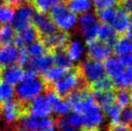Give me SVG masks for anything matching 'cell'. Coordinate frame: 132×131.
<instances>
[{"label":"cell","mask_w":132,"mask_h":131,"mask_svg":"<svg viewBox=\"0 0 132 131\" xmlns=\"http://www.w3.org/2000/svg\"><path fill=\"white\" fill-rule=\"evenodd\" d=\"M120 1H122V0H120Z\"/></svg>","instance_id":"c3c4849f"},{"label":"cell","mask_w":132,"mask_h":131,"mask_svg":"<svg viewBox=\"0 0 132 131\" xmlns=\"http://www.w3.org/2000/svg\"><path fill=\"white\" fill-rule=\"evenodd\" d=\"M79 32L87 40H92L97 38L99 20L96 14L92 12H85L80 14L77 19Z\"/></svg>","instance_id":"5b68a950"},{"label":"cell","mask_w":132,"mask_h":131,"mask_svg":"<svg viewBox=\"0 0 132 131\" xmlns=\"http://www.w3.org/2000/svg\"><path fill=\"white\" fill-rule=\"evenodd\" d=\"M86 50L89 58L95 61H104L112 54V48L111 45L100 40H87Z\"/></svg>","instance_id":"ba28073f"},{"label":"cell","mask_w":132,"mask_h":131,"mask_svg":"<svg viewBox=\"0 0 132 131\" xmlns=\"http://www.w3.org/2000/svg\"><path fill=\"white\" fill-rule=\"evenodd\" d=\"M79 72L85 82L93 84L105 75L103 65L99 61L93 59H86L82 62L78 66Z\"/></svg>","instance_id":"8992f818"},{"label":"cell","mask_w":132,"mask_h":131,"mask_svg":"<svg viewBox=\"0 0 132 131\" xmlns=\"http://www.w3.org/2000/svg\"><path fill=\"white\" fill-rule=\"evenodd\" d=\"M0 66H1V65H0Z\"/></svg>","instance_id":"816d5d0a"},{"label":"cell","mask_w":132,"mask_h":131,"mask_svg":"<svg viewBox=\"0 0 132 131\" xmlns=\"http://www.w3.org/2000/svg\"><path fill=\"white\" fill-rule=\"evenodd\" d=\"M14 85L1 79L0 80V106L6 101L12 99V97L14 96Z\"/></svg>","instance_id":"f546056e"},{"label":"cell","mask_w":132,"mask_h":131,"mask_svg":"<svg viewBox=\"0 0 132 131\" xmlns=\"http://www.w3.org/2000/svg\"><path fill=\"white\" fill-rule=\"evenodd\" d=\"M97 38L98 40L112 46L119 37H118V32L115 31V29L111 24L103 23V24L99 25L98 32H97Z\"/></svg>","instance_id":"ffe728a7"},{"label":"cell","mask_w":132,"mask_h":131,"mask_svg":"<svg viewBox=\"0 0 132 131\" xmlns=\"http://www.w3.org/2000/svg\"><path fill=\"white\" fill-rule=\"evenodd\" d=\"M125 34L128 39L132 40V23H130V24H129V27L127 28V30H126V32H125Z\"/></svg>","instance_id":"7bdbcfd3"},{"label":"cell","mask_w":132,"mask_h":131,"mask_svg":"<svg viewBox=\"0 0 132 131\" xmlns=\"http://www.w3.org/2000/svg\"><path fill=\"white\" fill-rule=\"evenodd\" d=\"M113 84L120 89H132V67L126 66L116 76L111 78Z\"/></svg>","instance_id":"ac0fdd59"},{"label":"cell","mask_w":132,"mask_h":131,"mask_svg":"<svg viewBox=\"0 0 132 131\" xmlns=\"http://www.w3.org/2000/svg\"><path fill=\"white\" fill-rule=\"evenodd\" d=\"M120 122L128 126H132V107L122 108L120 115Z\"/></svg>","instance_id":"d590c367"},{"label":"cell","mask_w":132,"mask_h":131,"mask_svg":"<svg viewBox=\"0 0 132 131\" xmlns=\"http://www.w3.org/2000/svg\"><path fill=\"white\" fill-rule=\"evenodd\" d=\"M94 98L95 102L104 110L115 102V93L111 91H94Z\"/></svg>","instance_id":"603a6c76"},{"label":"cell","mask_w":132,"mask_h":131,"mask_svg":"<svg viewBox=\"0 0 132 131\" xmlns=\"http://www.w3.org/2000/svg\"><path fill=\"white\" fill-rule=\"evenodd\" d=\"M68 69H66L64 67H61V66H53L51 67H50L49 69L45 70L42 73L39 74L40 79L42 80L44 84V87L46 86H50L55 83L56 81H57L61 76L65 75Z\"/></svg>","instance_id":"e0dca14e"},{"label":"cell","mask_w":132,"mask_h":131,"mask_svg":"<svg viewBox=\"0 0 132 131\" xmlns=\"http://www.w3.org/2000/svg\"><path fill=\"white\" fill-rule=\"evenodd\" d=\"M34 14V8L30 3H21L15 9L13 25L14 30L21 31L31 23V18Z\"/></svg>","instance_id":"9c48e42d"},{"label":"cell","mask_w":132,"mask_h":131,"mask_svg":"<svg viewBox=\"0 0 132 131\" xmlns=\"http://www.w3.org/2000/svg\"><path fill=\"white\" fill-rule=\"evenodd\" d=\"M30 58V56L28 54L27 47L26 46H21V47L18 48V55H17V62L16 63L18 65L23 66L26 65Z\"/></svg>","instance_id":"74e56055"},{"label":"cell","mask_w":132,"mask_h":131,"mask_svg":"<svg viewBox=\"0 0 132 131\" xmlns=\"http://www.w3.org/2000/svg\"><path fill=\"white\" fill-rule=\"evenodd\" d=\"M115 101L120 108H125L130 104V93L126 89H120L115 93Z\"/></svg>","instance_id":"e575fe53"},{"label":"cell","mask_w":132,"mask_h":131,"mask_svg":"<svg viewBox=\"0 0 132 131\" xmlns=\"http://www.w3.org/2000/svg\"><path fill=\"white\" fill-rule=\"evenodd\" d=\"M27 50H28V54H29L30 58L40 57L47 52V49L44 47L43 43H42L40 39H38V40H36L35 41H33L32 43L27 48Z\"/></svg>","instance_id":"d6a6232c"},{"label":"cell","mask_w":132,"mask_h":131,"mask_svg":"<svg viewBox=\"0 0 132 131\" xmlns=\"http://www.w3.org/2000/svg\"><path fill=\"white\" fill-rule=\"evenodd\" d=\"M118 4V0H94V5L96 10L115 7Z\"/></svg>","instance_id":"8d00e7d4"},{"label":"cell","mask_w":132,"mask_h":131,"mask_svg":"<svg viewBox=\"0 0 132 131\" xmlns=\"http://www.w3.org/2000/svg\"><path fill=\"white\" fill-rule=\"evenodd\" d=\"M65 51L72 61H79L85 55V49L80 40H75L69 41L67 47L65 48Z\"/></svg>","instance_id":"7402d4cb"},{"label":"cell","mask_w":132,"mask_h":131,"mask_svg":"<svg viewBox=\"0 0 132 131\" xmlns=\"http://www.w3.org/2000/svg\"><path fill=\"white\" fill-rule=\"evenodd\" d=\"M131 23V16L130 14L127 11H125L123 8L116 9V15L115 19L113 21L111 26L115 29L118 33H124L129 27V25Z\"/></svg>","instance_id":"2e32d148"},{"label":"cell","mask_w":132,"mask_h":131,"mask_svg":"<svg viewBox=\"0 0 132 131\" xmlns=\"http://www.w3.org/2000/svg\"><path fill=\"white\" fill-rule=\"evenodd\" d=\"M16 31L10 24H0V47L14 44Z\"/></svg>","instance_id":"d4e9b609"},{"label":"cell","mask_w":132,"mask_h":131,"mask_svg":"<svg viewBox=\"0 0 132 131\" xmlns=\"http://www.w3.org/2000/svg\"><path fill=\"white\" fill-rule=\"evenodd\" d=\"M109 131H132L130 126H128L123 123H118V124L111 125Z\"/></svg>","instance_id":"ab89813d"},{"label":"cell","mask_w":132,"mask_h":131,"mask_svg":"<svg viewBox=\"0 0 132 131\" xmlns=\"http://www.w3.org/2000/svg\"><path fill=\"white\" fill-rule=\"evenodd\" d=\"M53 52L55 66H61V67H64L66 69H71L72 67H74L73 61L70 59L65 49H57Z\"/></svg>","instance_id":"83f0119b"},{"label":"cell","mask_w":132,"mask_h":131,"mask_svg":"<svg viewBox=\"0 0 132 131\" xmlns=\"http://www.w3.org/2000/svg\"><path fill=\"white\" fill-rule=\"evenodd\" d=\"M66 118L68 124L71 125L73 128H77V129L81 128V116L79 114L74 112V113L70 114V115H68Z\"/></svg>","instance_id":"f35d334b"},{"label":"cell","mask_w":132,"mask_h":131,"mask_svg":"<svg viewBox=\"0 0 132 131\" xmlns=\"http://www.w3.org/2000/svg\"><path fill=\"white\" fill-rule=\"evenodd\" d=\"M44 92L46 93V97L51 102L52 110H55L57 114L59 116H64L68 114L71 110L69 103L61 97H59L57 93L51 88H44Z\"/></svg>","instance_id":"5bb4252c"},{"label":"cell","mask_w":132,"mask_h":131,"mask_svg":"<svg viewBox=\"0 0 132 131\" xmlns=\"http://www.w3.org/2000/svg\"><path fill=\"white\" fill-rule=\"evenodd\" d=\"M23 75H24L23 66L18 65L17 63L2 66L1 79L12 85H15L21 82L23 78Z\"/></svg>","instance_id":"7c38bea8"},{"label":"cell","mask_w":132,"mask_h":131,"mask_svg":"<svg viewBox=\"0 0 132 131\" xmlns=\"http://www.w3.org/2000/svg\"><path fill=\"white\" fill-rule=\"evenodd\" d=\"M4 131H5V130H4Z\"/></svg>","instance_id":"f907efd6"},{"label":"cell","mask_w":132,"mask_h":131,"mask_svg":"<svg viewBox=\"0 0 132 131\" xmlns=\"http://www.w3.org/2000/svg\"><path fill=\"white\" fill-rule=\"evenodd\" d=\"M115 15H116V9L114 7H111V8L98 10L96 16H97L98 20L101 21L103 23H107V24L111 25L115 19Z\"/></svg>","instance_id":"4dcf8cb0"},{"label":"cell","mask_w":132,"mask_h":131,"mask_svg":"<svg viewBox=\"0 0 132 131\" xmlns=\"http://www.w3.org/2000/svg\"><path fill=\"white\" fill-rule=\"evenodd\" d=\"M48 15L60 31L68 32L72 30L77 24V14L72 13L65 3L54 6L48 12Z\"/></svg>","instance_id":"7a4b0ae2"},{"label":"cell","mask_w":132,"mask_h":131,"mask_svg":"<svg viewBox=\"0 0 132 131\" xmlns=\"http://www.w3.org/2000/svg\"><path fill=\"white\" fill-rule=\"evenodd\" d=\"M120 111H121V108L120 106L113 103L112 105H111L110 107H108L107 109H105L103 110V112H105L107 115L108 119L110 120V123L111 125H115L120 123Z\"/></svg>","instance_id":"836d02e7"},{"label":"cell","mask_w":132,"mask_h":131,"mask_svg":"<svg viewBox=\"0 0 132 131\" xmlns=\"http://www.w3.org/2000/svg\"><path fill=\"white\" fill-rule=\"evenodd\" d=\"M0 118H1V110H0Z\"/></svg>","instance_id":"7dc6e473"},{"label":"cell","mask_w":132,"mask_h":131,"mask_svg":"<svg viewBox=\"0 0 132 131\" xmlns=\"http://www.w3.org/2000/svg\"><path fill=\"white\" fill-rule=\"evenodd\" d=\"M42 42L47 51H55L57 49H64L70 41V35L68 32L57 30L55 32L40 36Z\"/></svg>","instance_id":"52a82bcc"},{"label":"cell","mask_w":132,"mask_h":131,"mask_svg":"<svg viewBox=\"0 0 132 131\" xmlns=\"http://www.w3.org/2000/svg\"><path fill=\"white\" fill-rule=\"evenodd\" d=\"M39 38H40V33L35 28L34 25L31 23L26 28L16 32L14 45L19 48L21 46H25L27 44L32 43Z\"/></svg>","instance_id":"9a60e30c"},{"label":"cell","mask_w":132,"mask_h":131,"mask_svg":"<svg viewBox=\"0 0 132 131\" xmlns=\"http://www.w3.org/2000/svg\"><path fill=\"white\" fill-rule=\"evenodd\" d=\"M21 1L22 0H3L4 3L8 4V5H13V6H14V7H17L18 5L21 4Z\"/></svg>","instance_id":"b9f144b4"},{"label":"cell","mask_w":132,"mask_h":131,"mask_svg":"<svg viewBox=\"0 0 132 131\" xmlns=\"http://www.w3.org/2000/svg\"><path fill=\"white\" fill-rule=\"evenodd\" d=\"M113 87L114 84L111 78L105 75L92 84V88L94 91H111Z\"/></svg>","instance_id":"1f68e13d"},{"label":"cell","mask_w":132,"mask_h":131,"mask_svg":"<svg viewBox=\"0 0 132 131\" xmlns=\"http://www.w3.org/2000/svg\"><path fill=\"white\" fill-rule=\"evenodd\" d=\"M22 1H23V3H31V0H22Z\"/></svg>","instance_id":"f6af8a7d"},{"label":"cell","mask_w":132,"mask_h":131,"mask_svg":"<svg viewBox=\"0 0 132 131\" xmlns=\"http://www.w3.org/2000/svg\"><path fill=\"white\" fill-rule=\"evenodd\" d=\"M18 48L14 44L0 47V65L7 66L17 62Z\"/></svg>","instance_id":"d6986e66"},{"label":"cell","mask_w":132,"mask_h":131,"mask_svg":"<svg viewBox=\"0 0 132 131\" xmlns=\"http://www.w3.org/2000/svg\"><path fill=\"white\" fill-rule=\"evenodd\" d=\"M130 104L132 105V92L130 93Z\"/></svg>","instance_id":"bcb514c9"},{"label":"cell","mask_w":132,"mask_h":131,"mask_svg":"<svg viewBox=\"0 0 132 131\" xmlns=\"http://www.w3.org/2000/svg\"><path fill=\"white\" fill-rule=\"evenodd\" d=\"M55 65L54 60V52L52 51H47L45 54L42 55L36 58H30L26 63L25 68L34 70L38 74L44 72L45 70L49 69L50 67Z\"/></svg>","instance_id":"8fae6325"},{"label":"cell","mask_w":132,"mask_h":131,"mask_svg":"<svg viewBox=\"0 0 132 131\" xmlns=\"http://www.w3.org/2000/svg\"><path fill=\"white\" fill-rule=\"evenodd\" d=\"M42 90H44V84L40 75L31 80H23L16 88V98L29 101L38 96Z\"/></svg>","instance_id":"277c9868"},{"label":"cell","mask_w":132,"mask_h":131,"mask_svg":"<svg viewBox=\"0 0 132 131\" xmlns=\"http://www.w3.org/2000/svg\"><path fill=\"white\" fill-rule=\"evenodd\" d=\"M66 0H31V4L37 13L47 14L54 6L62 4Z\"/></svg>","instance_id":"4316f807"},{"label":"cell","mask_w":132,"mask_h":131,"mask_svg":"<svg viewBox=\"0 0 132 131\" xmlns=\"http://www.w3.org/2000/svg\"><path fill=\"white\" fill-rule=\"evenodd\" d=\"M52 107L46 96H40L30 101V115L36 118H46L52 113Z\"/></svg>","instance_id":"30bf717a"},{"label":"cell","mask_w":132,"mask_h":131,"mask_svg":"<svg viewBox=\"0 0 132 131\" xmlns=\"http://www.w3.org/2000/svg\"><path fill=\"white\" fill-rule=\"evenodd\" d=\"M103 65V67H104L105 74H107L108 76L111 77V78L116 76L119 73H120L126 67L120 57L119 58L110 57V58L104 60V63Z\"/></svg>","instance_id":"44dd1931"},{"label":"cell","mask_w":132,"mask_h":131,"mask_svg":"<svg viewBox=\"0 0 132 131\" xmlns=\"http://www.w3.org/2000/svg\"><path fill=\"white\" fill-rule=\"evenodd\" d=\"M121 58L125 66H131L132 67V55H128V56L120 57Z\"/></svg>","instance_id":"60d3db41"},{"label":"cell","mask_w":132,"mask_h":131,"mask_svg":"<svg viewBox=\"0 0 132 131\" xmlns=\"http://www.w3.org/2000/svg\"><path fill=\"white\" fill-rule=\"evenodd\" d=\"M40 131H54V127H51V128H43V129H40Z\"/></svg>","instance_id":"ee69618b"},{"label":"cell","mask_w":132,"mask_h":131,"mask_svg":"<svg viewBox=\"0 0 132 131\" xmlns=\"http://www.w3.org/2000/svg\"><path fill=\"white\" fill-rule=\"evenodd\" d=\"M65 3L68 8L75 14H81L88 12L92 8V3L90 0H66Z\"/></svg>","instance_id":"484cf974"},{"label":"cell","mask_w":132,"mask_h":131,"mask_svg":"<svg viewBox=\"0 0 132 131\" xmlns=\"http://www.w3.org/2000/svg\"><path fill=\"white\" fill-rule=\"evenodd\" d=\"M112 51L118 57H124L132 55V40L127 37H120L113 44Z\"/></svg>","instance_id":"cb8c5ba5"},{"label":"cell","mask_w":132,"mask_h":131,"mask_svg":"<svg viewBox=\"0 0 132 131\" xmlns=\"http://www.w3.org/2000/svg\"><path fill=\"white\" fill-rule=\"evenodd\" d=\"M16 7L10 5L8 4H0V24L7 23L13 21Z\"/></svg>","instance_id":"f1b7e54d"},{"label":"cell","mask_w":132,"mask_h":131,"mask_svg":"<svg viewBox=\"0 0 132 131\" xmlns=\"http://www.w3.org/2000/svg\"><path fill=\"white\" fill-rule=\"evenodd\" d=\"M83 86H85V80L80 74L78 67H72L51 85L44 88H51L59 97L66 98L74 90Z\"/></svg>","instance_id":"6da1fadb"},{"label":"cell","mask_w":132,"mask_h":131,"mask_svg":"<svg viewBox=\"0 0 132 131\" xmlns=\"http://www.w3.org/2000/svg\"><path fill=\"white\" fill-rule=\"evenodd\" d=\"M31 23L35 26L37 31L40 33V36L45 34L55 32L59 29L55 25V23L51 21L47 14H40L36 13L32 15L31 18Z\"/></svg>","instance_id":"4fadbf2b"},{"label":"cell","mask_w":132,"mask_h":131,"mask_svg":"<svg viewBox=\"0 0 132 131\" xmlns=\"http://www.w3.org/2000/svg\"><path fill=\"white\" fill-rule=\"evenodd\" d=\"M131 14H132V12H131Z\"/></svg>","instance_id":"681fc988"},{"label":"cell","mask_w":132,"mask_h":131,"mask_svg":"<svg viewBox=\"0 0 132 131\" xmlns=\"http://www.w3.org/2000/svg\"><path fill=\"white\" fill-rule=\"evenodd\" d=\"M79 115L81 116L80 128L82 131H100L104 123V112L97 103Z\"/></svg>","instance_id":"3957f363"}]
</instances>
